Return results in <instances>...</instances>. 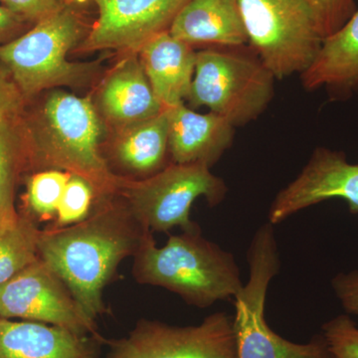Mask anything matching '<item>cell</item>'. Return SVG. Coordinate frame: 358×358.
<instances>
[{
    "label": "cell",
    "instance_id": "1",
    "mask_svg": "<svg viewBox=\"0 0 358 358\" xmlns=\"http://www.w3.org/2000/svg\"><path fill=\"white\" fill-rule=\"evenodd\" d=\"M148 231L127 200L115 194L96 200L91 214L81 222L41 231L38 254L95 324L107 312L103 289L120 264L136 255Z\"/></svg>",
    "mask_w": 358,
    "mask_h": 358
},
{
    "label": "cell",
    "instance_id": "2",
    "mask_svg": "<svg viewBox=\"0 0 358 358\" xmlns=\"http://www.w3.org/2000/svg\"><path fill=\"white\" fill-rule=\"evenodd\" d=\"M133 275L140 284L169 289L197 308L234 298L244 286L234 256L200 229L171 235L162 247L148 230L134 256Z\"/></svg>",
    "mask_w": 358,
    "mask_h": 358
},
{
    "label": "cell",
    "instance_id": "3",
    "mask_svg": "<svg viewBox=\"0 0 358 358\" xmlns=\"http://www.w3.org/2000/svg\"><path fill=\"white\" fill-rule=\"evenodd\" d=\"M40 126L37 162L86 179L96 200L119 193L124 178L110 171L101 152L103 126L91 98L52 92L45 101Z\"/></svg>",
    "mask_w": 358,
    "mask_h": 358
},
{
    "label": "cell",
    "instance_id": "4",
    "mask_svg": "<svg viewBox=\"0 0 358 358\" xmlns=\"http://www.w3.org/2000/svg\"><path fill=\"white\" fill-rule=\"evenodd\" d=\"M243 47H211L196 52L186 99L192 108H208L234 127L256 120L274 95V74L255 52L249 53Z\"/></svg>",
    "mask_w": 358,
    "mask_h": 358
},
{
    "label": "cell",
    "instance_id": "5",
    "mask_svg": "<svg viewBox=\"0 0 358 358\" xmlns=\"http://www.w3.org/2000/svg\"><path fill=\"white\" fill-rule=\"evenodd\" d=\"M247 259L249 280L234 296L233 326L238 358H334L322 334L307 343H296L282 338L268 326L266 298L270 282L281 267L272 223L263 224L256 231Z\"/></svg>",
    "mask_w": 358,
    "mask_h": 358
},
{
    "label": "cell",
    "instance_id": "6",
    "mask_svg": "<svg viewBox=\"0 0 358 358\" xmlns=\"http://www.w3.org/2000/svg\"><path fill=\"white\" fill-rule=\"evenodd\" d=\"M84 32L79 14L65 6L36 22L29 31L0 45V62L23 95L53 87L79 86L93 74L95 65L70 62L67 54L83 38Z\"/></svg>",
    "mask_w": 358,
    "mask_h": 358
},
{
    "label": "cell",
    "instance_id": "7",
    "mask_svg": "<svg viewBox=\"0 0 358 358\" xmlns=\"http://www.w3.org/2000/svg\"><path fill=\"white\" fill-rule=\"evenodd\" d=\"M249 43L277 79L303 74L322 39L308 0H236Z\"/></svg>",
    "mask_w": 358,
    "mask_h": 358
},
{
    "label": "cell",
    "instance_id": "8",
    "mask_svg": "<svg viewBox=\"0 0 358 358\" xmlns=\"http://www.w3.org/2000/svg\"><path fill=\"white\" fill-rule=\"evenodd\" d=\"M227 186L201 164H171L162 171L141 179H122L117 194L128 202L138 222L152 233L199 230L190 218L193 202L204 197L210 206L223 201Z\"/></svg>",
    "mask_w": 358,
    "mask_h": 358
},
{
    "label": "cell",
    "instance_id": "9",
    "mask_svg": "<svg viewBox=\"0 0 358 358\" xmlns=\"http://www.w3.org/2000/svg\"><path fill=\"white\" fill-rule=\"evenodd\" d=\"M110 346L108 358H238L233 317L222 312L196 326L141 320L128 336Z\"/></svg>",
    "mask_w": 358,
    "mask_h": 358
},
{
    "label": "cell",
    "instance_id": "10",
    "mask_svg": "<svg viewBox=\"0 0 358 358\" xmlns=\"http://www.w3.org/2000/svg\"><path fill=\"white\" fill-rule=\"evenodd\" d=\"M0 317L43 322L103 341L65 282L40 257L0 286Z\"/></svg>",
    "mask_w": 358,
    "mask_h": 358
},
{
    "label": "cell",
    "instance_id": "11",
    "mask_svg": "<svg viewBox=\"0 0 358 358\" xmlns=\"http://www.w3.org/2000/svg\"><path fill=\"white\" fill-rule=\"evenodd\" d=\"M98 18L85 39L83 50L138 52L145 42L167 31L190 0H90Z\"/></svg>",
    "mask_w": 358,
    "mask_h": 358
},
{
    "label": "cell",
    "instance_id": "12",
    "mask_svg": "<svg viewBox=\"0 0 358 358\" xmlns=\"http://www.w3.org/2000/svg\"><path fill=\"white\" fill-rule=\"evenodd\" d=\"M331 199L345 200L358 213V164L345 152L317 148L298 178L278 193L268 210V222H282L299 211Z\"/></svg>",
    "mask_w": 358,
    "mask_h": 358
},
{
    "label": "cell",
    "instance_id": "13",
    "mask_svg": "<svg viewBox=\"0 0 358 358\" xmlns=\"http://www.w3.org/2000/svg\"><path fill=\"white\" fill-rule=\"evenodd\" d=\"M169 150L173 164L211 169L232 145L234 128L221 115L199 114L185 103L167 109Z\"/></svg>",
    "mask_w": 358,
    "mask_h": 358
},
{
    "label": "cell",
    "instance_id": "14",
    "mask_svg": "<svg viewBox=\"0 0 358 358\" xmlns=\"http://www.w3.org/2000/svg\"><path fill=\"white\" fill-rule=\"evenodd\" d=\"M155 96L166 109L185 103L194 76L196 52L167 31L136 52Z\"/></svg>",
    "mask_w": 358,
    "mask_h": 358
},
{
    "label": "cell",
    "instance_id": "15",
    "mask_svg": "<svg viewBox=\"0 0 358 358\" xmlns=\"http://www.w3.org/2000/svg\"><path fill=\"white\" fill-rule=\"evenodd\" d=\"M0 358H96L87 336L43 322L0 317Z\"/></svg>",
    "mask_w": 358,
    "mask_h": 358
},
{
    "label": "cell",
    "instance_id": "16",
    "mask_svg": "<svg viewBox=\"0 0 358 358\" xmlns=\"http://www.w3.org/2000/svg\"><path fill=\"white\" fill-rule=\"evenodd\" d=\"M100 107L103 115L120 129L152 119L166 110L155 96L136 52L120 63L106 80Z\"/></svg>",
    "mask_w": 358,
    "mask_h": 358
},
{
    "label": "cell",
    "instance_id": "17",
    "mask_svg": "<svg viewBox=\"0 0 358 358\" xmlns=\"http://www.w3.org/2000/svg\"><path fill=\"white\" fill-rule=\"evenodd\" d=\"M169 31L192 47H240L249 43L236 0H190Z\"/></svg>",
    "mask_w": 358,
    "mask_h": 358
},
{
    "label": "cell",
    "instance_id": "18",
    "mask_svg": "<svg viewBox=\"0 0 358 358\" xmlns=\"http://www.w3.org/2000/svg\"><path fill=\"white\" fill-rule=\"evenodd\" d=\"M308 91L327 88L334 100L358 91V8L338 32L322 41L313 64L301 74Z\"/></svg>",
    "mask_w": 358,
    "mask_h": 358
},
{
    "label": "cell",
    "instance_id": "19",
    "mask_svg": "<svg viewBox=\"0 0 358 358\" xmlns=\"http://www.w3.org/2000/svg\"><path fill=\"white\" fill-rule=\"evenodd\" d=\"M169 112L162 110L152 119L120 129L110 152L117 169L129 180H141L155 176L167 164Z\"/></svg>",
    "mask_w": 358,
    "mask_h": 358
},
{
    "label": "cell",
    "instance_id": "20",
    "mask_svg": "<svg viewBox=\"0 0 358 358\" xmlns=\"http://www.w3.org/2000/svg\"><path fill=\"white\" fill-rule=\"evenodd\" d=\"M40 231L26 216L0 228V286L39 258Z\"/></svg>",
    "mask_w": 358,
    "mask_h": 358
},
{
    "label": "cell",
    "instance_id": "21",
    "mask_svg": "<svg viewBox=\"0 0 358 358\" xmlns=\"http://www.w3.org/2000/svg\"><path fill=\"white\" fill-rule=\"evenodd\" d=\"M11 119L13 117L0 115V228L13 225L20 216L16 212L14 199L24 155Z\"/></svg>",
    "mask_w": 358,
    "mask_h": 358
},
{
    "label": "cell",
    "instance_id": "22",
    "mask_svg": "<svg viewBox=\"0 0 358 358\" xmlns=\"http://www.w3.org/2000/svg\"><path fill=\"white\" fill-rule=\"evenodd\" d=\"M71 173L59 169H45L28 180L27 204L30 211L41 220L56 217L59 204Z\"/></svg>",
    "mask_w": 358,
    "mask_h": 358
},
{
    "label": "cell",
    "instance_id": "23",
    "mask_svg": "<svg viewBox=\"0 0 358 358\" xmlns=\"http://www.w3.org/2000/svg\"><path fill=\"white\" fill-rule=\"evenodd\" d=\"M96 200L93 185L81 176L71 174L52 228H64L81 222L91 214Z\"/></svg>",
    "mask_w": 358,
    "mask_h": 358
},
{
    "label": "cell",
    "instance_id": "24",
    "mask_svg": "<svg viewBox=\"0 0 358 358\" xmlns=\"http://www.w3.org/2000/svg\"><path fill=\"white\" fill-rule=\"evenodd\" d=\"M322 334L334 358H358V327L350 315L327 320Z\"/></svg>",
    "mask_w": 358,
    "mask_h": 358
},
{
    "label": "cell",
    "instance_id": "25",
    "mask_svg": "<svg viewBox=\"0 0 358 358\" xmlns=\"http://www.w3.org/2000/svg\"><path fill=\"white\" fill-rule=\"evenodd\" d=\"M322 39L331 36L357 10L355 0H308Z\"/></svg>",
    "mask_w": 358,
    "mask_h": 358
},
{
    "label": "cell",
    "instance_id": "26",
    "mask_svg": "<svg viewBox=\"0 0 358 358\" xmlns=\"http://www.w3.org/2000/svg\"><path fill=\"white\" fill-rule=\"evenodd\" d=\"M0 6L26 21L38 22L57 13L65 4L61 0H0Z\"/></svg>",
    "mask_w": 358,
    "mask_h": 358
},
{
    "label": "cell",
    "instance_id": "27",
    "mask_svg": "<svg viewBox=\"0 0 358 358\" xmlns=\"http://www.w3.org/2000/svg\"><path fill=\"white\" fill-rule=\"evenodd\" d=\"M331 286L345 312L358 317V271L339 273Z\"/></svg>",
    "mask_w": 358,
    "mask_h": 358
},
{
    "label": "cell",
    "instance_id": "28",
    "mask_svg": "<svg viewBox=\"0 0 358 358\" xmlns=\"http://www.w3.org/2000/svg\"><path fill=\"white\" fill-rule=\"evenodd\" d=\"M21 93L16 85L0 72V115L13 117L20 110Z\"/></svg>",
    "mask_w": 358,
    "mask_h": 358
},
{
    "label": "cell",
    "instance_id": "29",
    "mask_svg": "<svg viewBox=\"0 0 358 358\" xmlns=\"http://www.w3.org/2000/svg\"><path fill=\"white\" fill-rule=\"evenodd\" d=\"M25 20L0 6V45L14 36L24 26Z\"/></svg>",
    "mask_w": 358,
    "mask_h": 358
},
{
    "label": "cell",
    "instance_id": "30",
    "mask_svg": "<svg viewBox=\"0 0 358 358\" xmlns=\"http://www.w3.org/2000/svg\"><path fill=\"white\" fill-rule=\"evenodd\" d=\"M77 1V0H61L62 3H64L65 6H71V2Z\"/></svg>",
    "mask_w": 358,
    "mask_h": 358
}]
</instances>
